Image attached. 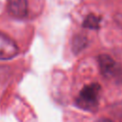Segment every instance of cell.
Here are the masks:
<instances>
[{
    "instance_id": "7a4b0ae2",
    "label": "cell",
    "mask_w": 122,
    "mask_h": 122,
    "mask_svg": "<svg viewBox=\"0 0 122 122\" xmlns=\"http://www.w3.org/2000/svg\"><path fill=\"white\" fill-rule=\"evenodd\" d=\"M18 47L8 34L0 31V60H10L18 54Z\"/></svg>"
},
{
    "instance_id": "6da1fadb",
    "label": "cell",
    "mask_w": 122,
    "mask_h": 122,
    "mask_svg": "<svg viewBox=\"0 0 122 122\" xmlns=\"http://www.w3.org/2000/svg\"><path fill=\"white\" fill-rule=\"evenodd\" d=\"M100 92L101 87L98 83H92L86 85L80 91L76 98V105L78 106V108L86 111H95L98 105Z\"/></svg>"
},
{
    "instance_id": "8992f818",
    "label": "cell",
    "mask_w": 122,
    "mask_h": 122,
    "mask_svg": "<svg viewBox=\"0 0 122 122\" xmlns=\"http://www.w3.org/2000/svg\"><path fill=\"white\" fill-rule=\"evenodd\" d=\"M87 37L84 35H76L73 38V42H72V49L75 52L81 51L86 46H87Z\"/></svg>"
},
{
    "instance_id": "5b68a950",
    "label": "cell",
    "mask_w": 122,
    "mask_h": 122,
    "mask_svg": "<svg viewBox=\"0 0 122 122\" xmlns=\"http://www.w3.org/2000/svg\"><path fill=\"white\" fill-rule=\"evenodd\" d=\"M100 21H101L100 17L91 13L85 18L83 22V27L91 29V30H97L100 26Z\"/></svg>"
},
{
    "instance_id": "277c9868",
    "label": "cell",
    "mask_w": 122,
    "mask_h": 122,
    "mask_svg": "<svg viewBox=\"0 0 122 122\" xmlns=\"http://www.w3.org/2000/svg\"><path fill=\"white\" fill-rule=\"evenodd\" d=\"M98 64H99L101 73L107 78L112 77L116 71L115 61L108 54L99 55L98 56Z\"/></svg>"
},
{
    "instance_id": "52a82bcc",
    "label": "cell",
    "mask_w": 122,
    "mask_h": 122,
    "mask_svg": "<svg viewBox=\"0 0 122 122\" xmlns=\"http://www.w3.org/2000/svg\"><path fill=\"white\" fill-rule=\"evenodd\" d=\"M98 122H112V121H110V120H108V119H100Z\"/></svg>"
},
{
    "instance_id": "3957f363",
    "label": "cell",
    "mask_w": 122,
    "mask_h": 122,
    "mask_svg": "<svg viewBox=\"0 0 122 122\" xmlns=\"http://www.w3.org/2000/svg\"><path fill=\"white\" fill-rule=\"evenodd\" d=\"M7 10L9 13L15 18H24L28 14V1L27 0H8Z\"/></svg>"
}]
</instances>
